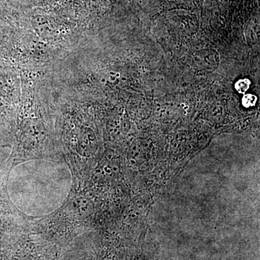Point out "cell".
Here are the masks:
<instances>
[{
    "mask_svg": "<svg viewBox=\"0 0 260 260\" xmlns=\"http://www.w3.org/2000/svg\"><path fill=\"white\" fill-rule=\"evenodd\" d=\"M11 95V88L9 83L4 77L0 74V97L4 99H9Z\"/></svg>",
    "mask_w": 260,
    "mask_h": 260,
    "instance_id": "6da1fadb",
    "label": "cell"
},
{
    "mask_svg": "<svg viewBox=\"0 0 260 260\" xmlns=\"http://www.w3.org/2000/svg\"><path fill=\"white\" fill-rule=\"evenodd\" d=\"M251 85L250 80L249 79L239 80L235 84V89L239 93H245Z\"/></svg>",
    "mask_w": 260,
    "mask_h": 260,
    "instance_id": "7a4b0ae2",
    "label": "cell"
},
{
    "mask_svg": "<svg viewBox=\"0 0 260 260\" xmlns=\"http://www.w3.org/2000/svg\"><path fill=\"white\" fill-rule=\"evenodd\" d=\"M256 102H257V97L253 94H246L242 99L243 106L246 108L254 107Z\"/></svg>",
    "mask_w": 260,
    "mask_h": 260,
    "instance_id": "3957f363",
    "label": "cell"
},
{
    "mask_svg": "<svg viewBox=\"0 0 260 260\" xmlns=\"http://www.w3.org/2000/svg\"><path fill=\"white\" fill-rule=\"evenodd\" d=\"M5 109V104L4 101L2 99V98L0 97V114H3L4 112Z\"/></svg>",
    "mask_w": 260,
    "mask_h": 260,
    "instance_id": "277c9868",
    "label": "cell"
}]
</instances>
